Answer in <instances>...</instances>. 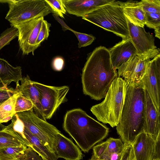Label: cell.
<instances>
[{"instance_id": "6da1fadb", "label": "cell", "mask_w": 160, "mask_h": 160, "mask_svg": "<svg viewBox=\"0 0 160 160\" xmlns=\"http://www.w3.org/2000/svg\"><path fill=\"white\" fill-rule=\"evenodd\" d=\"M118 77L108 49L103 46L98 47L88 55L82 70L83 93L92 99L100 100L105 98L109 87Z\"/></svg>"}, {"instance_id": "7a4b0ae2", "label": "cell", "mask_w": 160, "mask_h": 160, "mask_svg": "<svg viewBox=\"0 0 160 160\" xmlns=\"http://www.w3.org/2000/svg\"><path fill=\"white\" fill-rule=\"evenodd\" d=\"M64 130L82 151L88 152L108 136L109 128L80 108L68 111L64 118Z\"/></svg>"}, {"instance_id": "3957f363", "label": "cell", "mask_w": 160, "mask_h": 160, "mask_svg": "<svg viewBox=\"0 0 160 160\" xmlns=\"http://www.w3.org/2000/svg\"><path fill=\"white\" fill-rule=\"evenodd\" d=\"M144 89L140 85H128L120 121L116 126L124 144H132L144 132L145 125Z\"/></svg>"}, {"instance_id": "277c9868", "label": "cell", "mask_w": 160, "mask_h": 160, "mask_svg": "<svg viewBox=\"0 0 160 160\" xmlns=\"http://www.w3.org/2000/svg\"><path fill=\"white\" fill-rule=\"evenodd\" d=\"M128 84L118 77L109 87L104 99L92 106L90 110L99 121L116 127L120 119Z\"/></svg>"}, {"instance_id": "5b68a950", "label": "cell", "mask_w": 160, "mask_h": 160, "mask_svg": "<svg viewBox=\"0 0 160 160\" xmlns=\"http://www.w3.org/2000/svg\"><path fill=\"white\" fill-rule=\"evenodd\" d=\"M104 30L114 33L122 40L129 38L126 18L121 2L112 1L82 17Z\"/></svg>"}, {"instance_id": "8992f818", "label": "cell", "mask_w": 160, "mask_h": 160, "mask_svg": "<svg viewBox=\"0 0 160 160\" xmlns=\"http://www.w3.org/2000/svg\"><path fill=\"white\" fill-rule=\"evenodd\" d=\"M9 10L5 18L14 26L37 17L45 16L52 11L45 0H4Z\"/></svg>"}, {"instance_id": "52a82bcc", "label": "cell", "mask_w": 160, "mask_h": 160, "mask_svg": "<svg viewBox=\"0 0 160 160\" xmlns=\"http://www.w3.org/2000/svg\"><path fill=\"white\" fill-rule=\"evenodd\" d=\"M25 127L46 147L54 152L53 143L57 135L60 132L53 125L37 116L33 109L16 113Z\"/></svg>"}, {"instance_id": "ba28073f", "label": "cell", "mask_w": 160, "mask_h": 160, "mask_svg": "<svg viewBox=\"0 0 160 160\" xmlns=\"http://www.w3.org/2000/svg\"><path fill=\"white\" fill-rule=\"evenodd\" d=\"M39 93L42 119H50L59 106L66 101L69 88L68 86H53L34 81Z\"/></svg>"}, {"instance_id": "9c48e42d", "label": "cell", "mask_w": 160, "mask_h": 160, "mask_svg": "<svg viewBox=\"0 0 160 160\" xmlns=\"http://www.w3.org/2000/svg\"><path fill=\"white\" fill-rule=\"evenodd\" d=\"M43 20V17H40L14 26L18 31V42L23 55H28L31 52L34 55V52L37 48L36 40Z\"/></svg>"}, {"instance_id": "30bf717a", "label": "cell", "mask_w": 160, "mask_h": 160, "mask_svg": "<svg viewBox=\"0 0 160 160\" xmlns=\"http://www.w3.org/2000/svg\"><path fill=\"white\" fill-rule=\"evenodd\" d=\"M139 85L147 91L160 114V53L149 62Z\"/></svg>"}, {"instance_id": "8fae6325", "label": "cell", "mask_w": 160, "mask_h": 160, "mask_svg": "<svg viewBox=\"0 0 160 160\" xmlns=\"http://www.w3.org/2000/svg\"><path fill=\"white\" fill-rule=\"evenodd\" d=\"M155 56L137 55L133 56L118 69V77H122L128 85H139L149 62Z\"/></svg>"}, {"instance_id": "7c38bea8", "label": "cell", "mask_w": 160, "mask_h": 160, "mask_svg": "<svg viewBox=\"0 0 160 160\" xmlns=\"http://www.w3.org/2000/svg\"><path fill=\"white\" fill-rule=\"evenodd\" d=\"M127 20L129 38L136 49L137 55L156 56L160 53V49L155 46L153 35L146 32L144 27L135 25Z\"/></svg>"}, {"instance_id": "4fadbf2b", "label": "cell", "mask_w": 160, "mask_h": 160, "mask_svg": "<svg viewBox=\"0 0 160 160\" xmlns=\"http://www.w3.org/2000/svg\"><path fill=\"white\" fill-rule=\"evenodd\" d=\"M131 145L136 160L160 159V140L155 141L145 132L138 135Z\"/></svg>"}, {"instance_id": "5bb4252c", "label": "cell", "mask_w": 160, "mask_h": 160, "mask_svg": "<svg viewBox=\"0 0 160 160\" xmlns=\"http://www.w3.org/2000/svg\"><path fill=\"white\" fill-rule=\"evenodd\" d=\"M144 92L145 122L144 132L150 135L155 141H157L160 138V114L158 112L148 92L144 89Z\"/></svg>"}, {"instance_id": "9a60e30c", "label": "cell", "mask_w": 160, "mask_h": 160, "mask_svg": "<svg viewBox=\"0 0 160 160\" xmlns=\"http://www.w3.org/2000/svg\"><path fill=\"white\" fill-rule=\"evenodd\" d=\"M53 148L54 152L58 158L65 160H81L83 157L79 148L61 132L56 137Z\"/></svg>"}, {"instance_id": "2e32d148", "label": "cell", "mask_w": 160, "mask_h": 160, "mask_svg": "<svg viewBox=\"0 0 160 160\" xmlns=\"http://www.w3.org/2000/svg\"><path fill=\"white\" fill-rule=\"evenodd\" d=\"M112 0H62L68 13L83 17Z\"/></svg>"}, {"instance_id": "e0dca14e", "label": "cell", "mask_w": 160, "mask_h": 160, "mask_svg": "<svg viewBox=\"0 0 160 160\" xmlns=\"http://www.w3.org/2000/svg\"><path fill=\"white\" fill-rule=\"evenodd\" d=\"M108 50L111 63L116 70L137 55L136 49L129 38L122 40Z\"/></svg>"}, {"instance_id": "ac0fdd59", "label": "cell", "mask_w": 160, "mask_h": 160, "mask_svg": "<svg viewBox=\"0 0 160 160\" xmlns=\"http://www.w3.org/2000/svg\"><path fill=\"white\" fill-rule=\"evenodd\" d=\"M124 144L120 138H110L106 141L93 148L91 158L102 160H111L118 153H122Z\"/></svg>"}, {"instance_id": "d6986e66", "label": "cell", "mask_w": 160, "mask_h": 160, "mask_svg": "<svg viewBox=\"0 0 160 160\" xmlns=\"http://www.w3.org/2000/svg\"><path fill=\"white\" fill-rule=\"evenodd\" d=\"M21 84H16L15 89L22 94V96L30 100L33 103L35 114L42 119L41 106L39 100V93L34 81L31 80L28 75L22 77L20 81Z\"/></svg>"}, {"instance_id": "ffe728a7", "label": "cell", "mask_w": 160, "mask_h": 160, "mask_svg": "<svg viewBox=\"0 0 160 160\" xmlns=\"http://www.w3.org/2000/svg\"><path fill=\"white\" fill-rule=\"evenodd\" d=\"M123 12L126 18L133 24L144 27L146 23L145 12L137 1L121 2Z\"/></svg>"}, {"instance_id": "44dd1931", "label": "cell", "mask_w": 160, "mask_h": 160, "mask_svg": "<svg viewBox=\"0 0 160 160\" xmlns=\"http://www.w3.org/2000/svg\"><path fill=\"white\" fill-rule=\"evenodd\" d=\"M22 78L20 66L14 67L0 58V83L8 86L12 82L18 84Z\"/></svg>"}, {"instance_id": "7402d4cb", "label": "cell", "mask_w": 160, "mask_h": 160, "mask_svg": "<svg viewBox=\"0 0 160 160\" xmlns=\"http://www.w3.org/2000/svg\"><path fill=\"white\" fill-rule=\"evenodd\" d=\"M11 123L3 127L2 130L18 140L23 145L32 148V146L25 136L24 133L25 126L16 113L11 119Z\"/></svg>"}, {"instance_id": "603a6c76", "label": "cell", "mask_w": 160, "mask_h": 160, "mask_svg": "<svg viewBox=\"0 0 160 160\" xmlns=\"http://www.w3.org/2000/svg\"><path fill=\"white\" fill-rule=\"evenodd\" d=\"M24 133L32 146V149L36 152L42 160H57L58 158L56 154L49 151L37 137L25 127Z\"/></svg>"}, {"instance_id": "cb8c5ba5", "label": "cell", "mask_w": 160, "mask_h": 160, "mask_svg": "<svg viewBox=\"0 0 160 160\" xmlns=\"http://www.w3.org/2000/svg\"><path fill=\"white\" fill-rule=\"evenodd\" d=\"M21 94L17 92L0 104V124L7 122L16 114L15 106L17 97Z\"/></svg>"}, {"instance_id": "d4e9b609", "label": "cell", "mask_w": 160, "mask_h": 160, "mask_svg": "<svg viewBox=\"0 0 160 160\" xmlns=\"http://www.w3.org/2000/svg\"><path fill=\"white\" fill-rule=\"evenodd\" d=\"M27 147H11L0 149V160H15L24 155Z\"/></svg>"}, {"instance_id": "484cf974", "label": "cell", "mask_w": 160, "mask_h": 160, "mask_svg": "<svg viewBox=\"0 0 160 160\" xmlns=\"http://www.w3.org/2000/svg\"><path fill=\"white\" fill-rule=\"evenodd\" d=\"M145 24L147 27L154 29L155 37L160 39V14L145 12Z\"/></svg>"}, {"instance_id": "4316f807", "label": "cell", "mask_w": 160, "mask_h": 160, "mask_svg": "<svg viewBox=\"0 0 160 160\" xmlns=\"http://www.w3.org/2000/svg\"><path fill=\"white\" fill-rule=\"evenodd\" d=\"M18 30L15 27L11 26L4 31L0 35V50L5 46L9 45L11 41L18 37Z\"/></svg>"}, {"instance_id": "83f0119b", "label": "cell", "mask_w": 160, "mask_h": 160, "mask_svg": "<svg viewBox=\"0 0 160 160\" xmlns=\"http://www.w3.org/2000/svg\"><path fill=\"white\" fill-rule=\"evenodd\" d=\"M34 105L30 99L25 98L21 94L17 97L15 106V113L32 109Z\"/></svg>"}, {"instance_id": "f1b7e54d", "label": "cell", "mask_w": 160, "mask_h": 160, "mask_svg": "<svg viewBox=\"0 0 160 160\" xmlns=\"http://www.w3.org/2000/svg\"><path fill=\"white\" fill-rule=\"evenodd\" d=\"M139 3L144 12L160 14L159 0H142Z\"/></svg>"}, {"instance_id": "f546056e", "label": "cell", "mask_w": 160, "mask_h": 160, "mask_svg": "<svg viewBox=\"0 0 160 160\" xmlns=\"http://www.w3.org/2000/svg\"><path fill=\"white\" fill-rule=\"evenodd\" d=\"M67 29L72 31L77 37L79 41L78 44L79 48L90 45L96 39L95 37L92 35L76 31L68 27Z\"/></svg>"}, {"instance_id": "4dcf8cb0", "label": "cell", "mask_w": 160, "mask_h": 160, "mask_svg": "<svg viewBox=\"0 0 160 160\" xmlns=\"http://www.w3.org/2000/svg\"><path fill=\"white\" fill-rule=\"evenodd\" d=\"M54 15L64 18L66 11L62 3V0H45Z\"/></svg>"}, {"instance_id": "1f68e13d", "label": "cell", "mask_w": 160, "mask_h": 160, "mask_svg": "<svg viewBox=\"0 0 160 160\" xmlns=\"http://www.w3.org/2000/svg\"><path fill=\"white\" fill-rule=\"evenodd\" d=\"M51 26V24L46 20H44L43 21L36 41V45L37 48L40 46L42 42L47 40L49 36L50 28Z\"/></svg>"}, {"instance_id": "d6a6232c", "label": "cell", "mask_w": 160, "mask_h": 160, "mask_svg": "<svg viewBox=\"0 0 160 160\" xmlns=\"http://www.w3.org/2000/svg\"><path fill=\"white\" fill-rule=\"evenodd\" d=\"M23 145L18 140L8 134L0 136V149L11 147H19Z\"/></svg>"}, {"instance_id": "836d02e7", "label": "cell", "mask_w": 160, "mask_h": 160, "mask_svg": "<svg viewBox=\"0 0 160 160\" xmlns=\"http://www.w3.org/2000/svg\"><path fill=\"white\" fill-rule=\"evenodd\" d=\"M17 92L15 89L0 83V104Z\"/></svg>"}, {"instance_id": "e575fe53", "label": "cell", "mask_w": 160, "mask_h": 160, "mask_svg": "<svg viewBox=\"0 0 160 160\" xmlns=\"http://www.w3.org/2000/svg\"><path fill=\"white\" fill-rule=\"evenodd\" d=\"M124 144L120 160H136L132 145L130 144Z\"/></svg>"}, {"instance_id": "d590c367", "label": "cell", "mask_w": 160, "mask_h": 160, "mask_svg": "<svg viewBox=\"0 0 160 160\" xmlns=\"http://www.w3.org/2000/svg\"><path fill=\"white\" fill-rule=\"evenodd\" d=\"M25 160H42L41 157L30 147H28L25 151Z\"/></svg>"}, {"instance_id": "8d00e7d4", "label": "cell", "mask_w": 160, "mask_h": 160, "mask_svg": "<svg viewBox=\"0 0 160 160\" xmlns=\"http://www.w3.org/2000/svg\"><path fill=\"white\" fill-rule=\"evenodd\" d=\"M64 65V59L61 57H56L53 59L52 62V67L55 71H61L63 68Z\"/></svg>"}, {"instance_id": "74e56055", "label": "cell", "mask_w": 160, "mask_h": 160, "mask_svg": "<svg viewBox=\"0 0 160 160\" xmlns=\"http://www.w3.org/2000/svg\"><path fill=\"white\" fill-rule=\"evenodd\" d=\"M25 156L26 155L25 152L24 155L19 157L15 160H25Z\"/></svg>"}, {"instance_id": "f35d334b", "label": "cell", "mask_w": 160, "mask_h": 160, "mask_svg": "<svg viewBox=\"0 0 160 160\" xmlns=\"http://www.w3.org/2000/svg\"><path fill=\"white\" fill-rule=\"evenodd\" d=\"M7 134H8L2 131V129L1 130H0V136L4 135Z\"/></svg>"}, {"instance_id": "ab89813d", "label": "cell", "mask_w": 160, "mask_h": 160, "mask_svg": "<svg viewBox=\"0 0 160 160\" xmlns=\"http://www.w3.org/2000/svg\"><path fill=\"white\" fill-rule=\"evenodd\" d=\"M88 160H102L96 159H93V158H91L90 159H89Z\"/></svg>"}, {"instance_id": "60d3db41", "label": "cell", "mask_w": 160, "mask_h": 160, "mask_svg": "<svg viewBox=\"0 0 160 160\" xmlns=\"http://www.w3.org/2000/svg\"><path fill=\"white\" fill-rule=\"evenodd\" d=\"M152 160H160V159H153Z\"/></svg>"}]
</instances>
